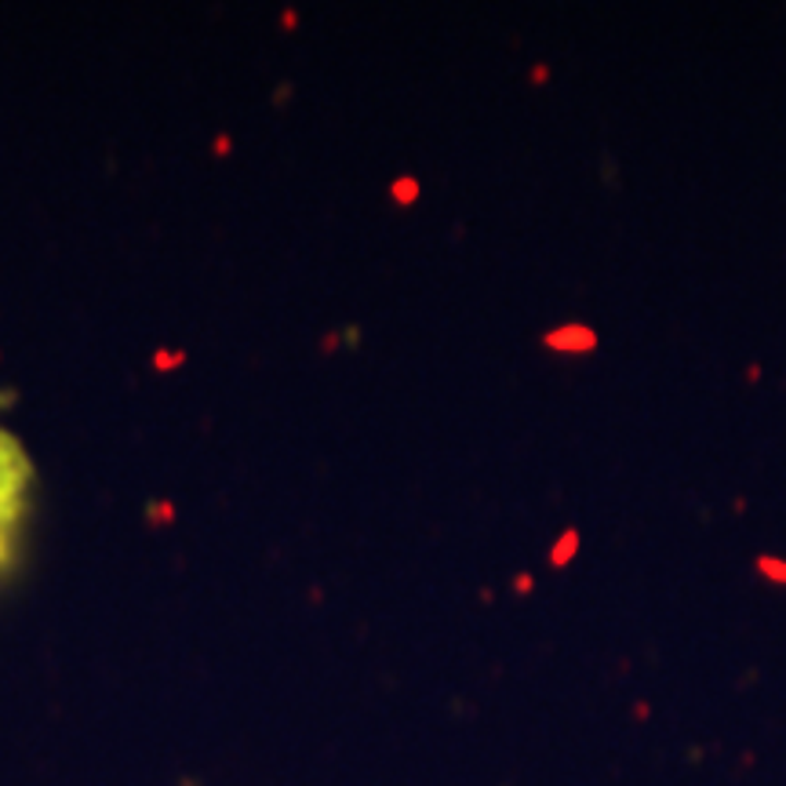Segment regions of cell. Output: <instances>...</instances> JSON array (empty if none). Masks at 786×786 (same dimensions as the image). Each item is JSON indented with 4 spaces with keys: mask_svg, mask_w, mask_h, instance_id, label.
<instances>
[{
    "mask_svg": "<svg viewBox=\"0 0 786 786\" xmlns=\"http://www.w3.org/2000/svg\"><path fill=\"white\" fill-rule=\"evenodd\" d=\"M543 343L557 354H590V349H597V332L590 324H561L546 332Z\"/></svg>",
    "mask_w": 786,
    "mask_h": 786,
    "instance_id": "obj_1",
    "label": "cell"
},
{
    "mask_svg": "<svg viewBox=\"0 0 786 786\" xmlns=\"http://www.w3.org/2000/svg\"><path fill=\"white\" fill-rule=\"evenodd\" d=\"M513 586H517V594H528V590H532V575H517V579H513Z\"/></svg>",
    "mask_w": 786,
    "mask_h": 786,
    "instance_id": "obj_5",
    "label": "cell"
},
{
    "mask_svg": "<svg viewBox=\"0 0 786 786\" xmlns=\"http://www.w3.org/2000/svg\"><path fill=\"white\" fill-rule=\"evenodd\" d=\"M753 568L764 575V579H772V583H779L786 586V561L783 557H772V553H761L758 561H753Z\"/></svg>",
    "mask_w": 786,
    "mask_h": 786,
    "instance_id": "obj_3",
    "label": "cell"
},
{
    "mask_svg": "<svg viewBox=\"0 0 786 786\" xmlns=\"http://www.w3.org/2000/svg\"><path fill=\"white\" fill-rule=\"evenodd\" d=\"M535 84H543L546 81V66H535V76H532Z\"/></svg>",
    "mask_w": 786,
    "mask_h": 786,
    "instance_id": "obj_6",
    "label": "cell"
},
{
    "mask_svg": "<svg viewBox=\"0 0 786 786\" xmlns=\"http://www.w3.org/2000/svg\"><path fill=\"white\" fill-rule=\"evenodd\" d=\"M397 196H401V201H412V196H415V182H397Z\"/></svg>",
    "mask_w": 786,
    "mask_h": 786,
    "instance_id": "obj_4",
    "label": "cell"
},
{
    "mask_svg": "<svg viewBox=\"0 0 786 786\" xmlns=\"http://www.w3.org/2000/svg\"><path fill=\"white\" fill-rule=\"evenodd\" d=\"M579 543H583L579 528H568L561 539L550 546V564H553V568H568V564H572L575 553H579Z\"/></svg>",
    "mask_w": 786,
    "mask_h": 786,
    "instance_id": "obj_2",
    "label": "cell"
}]
</instances>
